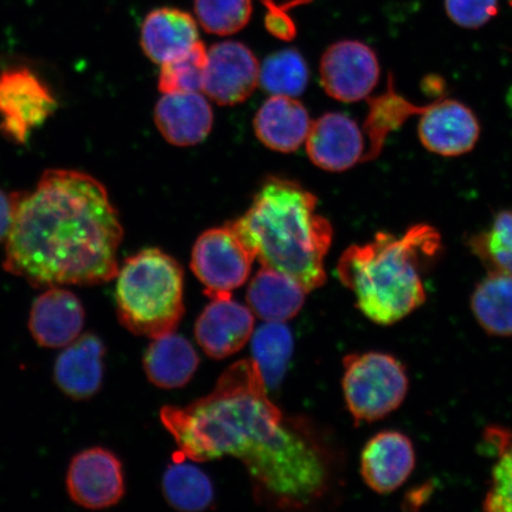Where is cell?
<instances>
[{"instance_id": "18", "label": "cell", "mask_w": 512, "mask_h": 512, "mask_svg": "<svg viewBox=\"0 0 512 512\" xmlns=\"http://www.w3.org/2000/svg\"><path fill=\"white\" fill-rule=\"evenodd\" d=\"M155 123L170 144L192 146L208 137L214 115L200 92L163 94L155 108Z\"/></svg>"}, {"instance_id": "1", "label": "cell", "mask_w": 512, "mask_h": 512, "mask_svg": "<svg viewBox=\"0 0 512 512\" xmlns=\"http://www.w3.org/2000/svg\"><path fill=\"white\" fill-rule=\"evenodd\" d=\"M160 420L191 462L239 459L266 507L311 509L342 489L341 447L310 420L281 412L253 360L234 363L204 398L162 408Z\"/></svg>"}, {"instance_id": "12", "label": "cell", "mask_w": 512, "mask_h": 512, "mask_svg": "<svg viewBox=\"0 0 512 512\" xmlns=\"http://www.w3.org/2000/svg\"><path fill=\"white\" fill-rule=\"evenodd\" d=\"M479 133L476 115L457 100H439L421 113L419 138L428 151L437 155L457 157L470 152Z\"/></svg>"}, {"instance_id": "5", "label": "cell", "mask_w": 512, "mask_h": 512, "mask_svg": "<svg viewBox=\"0 0 512 512\" xmlns=\"http://www.w3.org/2000/svg\"><path fill=\"white\" fill-rule=\"evenodd\" d=\"M120 323L133 335L156 338L178 328L184 316V272L172 256L147 248L126 259L117 274Z\"/></svg>"}, {"instance_id": "26", "label": "cell", "mask_w": 512, "mask_h": 512, "mask_svg": "<svg viewBox=\"0 0 512 512\" xmlns=\"http://www.w3.org/2000/svg\"><path fill=\"white\" fill-rule=\"evenodd\" d=\"M387 92L379 98L368 99L369 115L364 124L371 142L369 151L364 155V162L375 159L380 155L388 134L405 123L412 115L421 114L427 106H414L411 102L396 94L392 79L389 81Z\"/></svg>"}, {"instance_id": "7", "label": "cell", "mask_w": 512, "mask_h": 512, "mask_svg": "<svg viewBox=\"0 0 512 512\" xmlns=\"http://www.w3.org/2000/svg\"><path fill=\"white\" fill-rule=\"evenodd\" d=\"M256 251L235 221L204 232L191 254V270L210 299L232 297L252 272Z\"/></svg>"}, {"instance_id": "2", "label": "cell", "mask_w": 512, "mask_h": 512, "mask_svg": "<svg viewBox=\"0 0 512 512\" xmlns=\"http://www.w3.org/2000/svg\"><path fill=\"white\" fill-rule=\"evenodd\" d=\"M124 239L104 185L85 172L50 169L17 192L4 270L34 287L99 285L117 277Z\"/></svg>"}, {"instance_id": "14", "label": "cell", "mask_w": 512, "mask_h": 512, "mask_svg": "<svg viewBox=\"0 0 512 512\" xmlns=\"http://www.w3.org/2000/svg\"><path fill=\"white\" fill-rule=\"evenodd\" d=\"M305 142L311 162L325 171H347L363 160L361 128L343 113L318 118L311 124Z\"/></svg>"}, {"instance_id": "31", "label": "cell", "mask_w": 512, "mask_h": 512, "mask_svg": "<svg viewBox=\"0 0 512 512\" xmlns=\"http://www.w3.org/2000/svg\"><path fill=\"white\" fill-rule=\"evenodd\" d=\"M252 12V0H195L198 22L214 35L229 36L241 31Z\"/></svg>"}, {"instance_id": "16", "label": "cell", "mask_w": 512, "mask_h": 512, "mask_svg": "<svg viewBox=\"0 0 512 512\" xmlns=\"http://www.w3.org/2000/svg\"><path fill=\"white\" fill-rule=\"evenodd\" d=\"M415 467L414 446L398 431L377 433L364 446L361 475L376 494H390L405 484Z\"/></svg>"}, {"instance_id": "25", "label": "cell", "mask_w": 512, "mask_h": 512, "mask_svg": "<svg viewBox=\"0 0 512 512\" xmlns=\"http://www.w3.org/2000/svg\"><path fill=\"white\" fill-rule=\"evenodd\" d=\"M252 360L258 364L267 388L283 381L293 354V335L284 323L266 322L253 332Z\"/></svg>"}, {"instance_id": "32", "label": "cell", "mask_w": 512, "mask_h": 512, "mask_svg": "<svg viewBox=\"0 0 512 512\" xmlns=\"http://www.w3.org/2000/svg\"><path fill=\"white\" fill-rule=\"evenodd\" d=\"M448 17L459 27L479 29L498 11V0H446Z\"/></svg>"}, {"instance_id": "34", "label": "cell", "mask_w": 512, "mask_h": 512, "mask_svg": "<svg viewBox=\"0 0 512 512\" xmlns=\"http://www.w3.org/2000/svg\"><path fill=\"white\" fill-rule=\"evenodd\" d=\"M16 201L17 192L8 194L0 189V243L8 238L12 221H14Z\"/></svg>"}, {"instance_id": "19", "label": "cell", "mask_w": 512, "mask_h": 512, "mask_svg": "<svg viewBox=\"0 0 512 512\" xmlns=\"http://www.w3.org/2000/svg\"><path fill=\"white\" fill-rule=\"evenodd\" d=\"M310 118L302 102L286 95H272L255 115L260 142L277 152L297 151L310 130Z\"/></svg>"}, {"instance_id": "8", "label": "cell", "mask_w": 512, "mask_h": 512, "mask_svg": "<svg viewBox=\"0 0 512 512\" xmlns=\"http://www.w3.org/2000/svg\"><path fill=\"white\" fill-rule=\"evenodd\" d=\"M59 102L48 83L27 66L0 70V133L12 143H28Z\"/></svg>"}, {"instance_id": "3", "label": "cell", "mask_w": 512, "mask_h": 512, "mask_svg": "<svg viewBox=\"0 0 512 512\" xmlns=\"http://www.w3.org/2000/svg\"><path fill=\"white\" fill-rule=\"evenodd\" d=\"M440 249L439 233L427 224H416L401 236L379 233L342 254L338 278L354 294L363 316L375 324L392 325L426 302L422 273Z\"/></svg>"}, {"instance_id": "28", "label": "cell", "mask_w": 512, "mask_h": 512, "mask_svg": "<svg viewBox=\"0 0 512 512\" xmlns=\"http://www.w3.org/2000/svg\"><path fill=\"white\" fill-rule=\"evenodd\" d=\"M309 67L296 49L280 50L268 56L260 67L259 83L272 95L298 96L309 82Z\"/></svg>"}, {"instance_id": "4", "label": "cell", "mask_w": 512, "mask_h": 512, "mask_svg": "<svg viewBox=\"0 0 512 512\" xmlns=\"http://www.w3.org/2000/svg\"><path fill=\"white\" fill-rule=\"evenodd\" d=\"M317 197L285 178L266 179L247 213L235 220L262 266L290 275L307 292L326 281L331 224L317 213Z\"/></svg>"}, {"instance_id": "24", "label": "cell", "mask_w": 512, "mask_h": 512, "mask_svg": "<svg viewBox=\"0 0 512 512\" xmlns=\"http://www.w3.org/2000/svg\"><path fill=\"white\" fill-rule=\"evenodd\" d=\"M166 501L178 511L200 512L213 503L214 488L207 473L176 454L163 477Z\"/></svg>"}, {"instance_id": "27", "label": "cell", "mask_w": 512, "mask_h": 512, "mask_svg": "<svg viewBox=\"0 0 512 512\" xmlns=\"http://www.w3.org/2000/svg\"><path fill=\"white\" fill-rule=\"evenodd\" d=\"M483 437L495 456L483 508L488 512H512V431L490 426Z\"/></svg>"}, {"instance_id": "13", "label": "cell", "mask_w": 512, "mask_h": 512, "mask_svg": "<svg viewBox=\"0 0 512 512\" xmlns=\"http://www.w3.org/2000/svg\"><path fill=\"white\" fill-rule=\"evenodd\" d=\"M254 324L249 307L232 297L213 299L197 319L196 341L209 357L223 360L251 341Z\"/></svg>"}, {"instance_id": "30", "label": "cell", "mask_w": 512, "mask_h": 512, "mask_svg": "<svg viewBox=\"0 0 512 512\" xmlns=\"http://www.w3.org/2000/svg\"><path fill=\"white\" fill-rule=\"evenodd\" d=\"M469 247L489 272L512 275V210L502 211L488 230L472 236Z\"/></svg>"}, {"instance_id": "11", "label": "cell", "mask_w": 512, "mask_h": 512, "mask_svg": "<svg viewBox=\"0 0 512 512\" xmlns=\"http://www.w3.org/2000/svg\"><path fill=\"white\" fill-rule=\"evenodd\" d=\"M258 60L245 44L227 41L208 50L202 92L221 106L241 104L259 85Z\"/></svg>"}, {"instance_id": "29", "label": "cell", "mask_w": 512, "mask_h": 512, "mask_svg": "<svg viewBox=\"0 0 512 512\" xmlns=\"http://www.w3.org/2000/svg\"><path fill=\"white\" fill-rule=\"evenodd\" d=\"M208 63V49L197 41L184 54L162 64L158 88L160 93L200 92Z\"/></svg>"}, {"instance_id": "21", "label": "cell", "mask_w": 512, "mask_h": 512, "mask_svg": "<svg viewBox=\"0 0 512 512\" xmlns=\"http://www.w3.org/2000/svg\"><path fill=\"white\" fill-rule=\"evenodd\" d=\"M307 293L290 275L262 266L248 286L246 300L264 322L285 323L303 309Z\"/></svg>"}, {"instance_id": "17", "label": "cell", "mask_w": 512, "mask_h": 512, "mask_svg": "<svg viewBox=\"0 0 512 512\" xmlns=\"http://www.w3.org/2000/svg\"><path fill=\"white\" fill-rule=\"evenodd\" d=\"M105 345L94 334L79 336L64 347L54 366V380L73 400H87L99 392L104 381Z\"/></svg>"}, {"instance_id": "22", "label": "cell", "mask_w": 512, "mask_h": 512, "mask_svg": "<svg viewBox=\"0 0 512 512\" xmlns=\"http://www.w3.org/2000/svg\"><path fill=\"white\" fill-rule=\"evenodd\" d=\"M200 364V357L187 338L169 332L152 338L144 356L147 379L158 388L177 389L187 384Z\"/></svg>"}, {"instance_id": "10", "label": "cell", "mask_w": 512, "mask_h": 512, "mask_svg": "<svg viewBox=\"0 0 512 512\" xmlns=\"http://www.w3.org/2000/svg\"><path fill=\"white\" fill-rule=\"evenodd\" d=\"M66 483L70 499L89 510L113 507L125 495L123 465L113 452L102 447L76 454L69 464Z\"/></svg>"}, {"instance_id": "6", "label": "cell", "mask_w": 512, "mask_h": 512, "mask_svg": "<svg viewBox=\"0 0 512 512\" xmlns=\"http://www.w3.org/2000/svg\"><path fill=\"white\" fill-rule=\"evenodd\" d=\"M343 394L356 424L375 422L405 401L409 380L405 366L392 355L368 351L343 360Z\"/></svg>"}, {"instance_id": "15", "label": "cell", "mask_w": 512, "mask_h": 512, "mask_svg": "<svg viewBox=\"0 0 512 512\" xmlns=\"http://www.w3.org/2000/svg\"><path fill=\"white\" fill-rule=\"evenodd\" d=\"M85 309L72 291L60 286L49 287L32 304L29 330L43 348L67 347L81 335Z\"/></svg>"}, {"instance_id": "20", "label": "cell", "mask_w": 512, "mask_h": 512, "mask_svg": "<svg viewBox=\"0 0 512 512\" xmlns=\"http://www.w3.org/2000/svg\"><path fill=\"white\" fill-rule=\"evenodd\" d=\"M198 40L195 18L175 8H160L146 16L140 43L152 62H168L188 51Z\"/></svg>"}, {"instance_id": "33", "label": "cell", "mask_w": 512, "mask_h": 512, "mask_svg": "<svg viewBox=\"0 0 512 512\" xmlns=\"http://www.w3.org/2000/svg\"><path fill=\"white\" fill-rule=\"evenodd\" d=\"M267 6L268 14L265 18V24L268 31L280 40H291L296 36V25H294L290 16H287L284 8H279L272 0H262Z\"/></svg>"}, {"instance_id": "23", "label": "cell", "mask_w": 512, "mask_h": 512, "mask_svg": "<svg viewBox=\"0 0 512 512\" xmlns=\"http://www.w3.org/2000/svg\"><path fill=\"white\" fill-rule=\"evenodd\" d=\"M471 309L486 334L512 336V275L489 272L472 293Z\"/></svg>"}, {"instance_id": "9", "label": "cell", "mask_w": 512, "mask_h": 512, "mask_svg": "<svg viewBox=\"0 0 512 512\" xmlns=\"http://www.w3.org/2000/svg\"><path fill=\"white\" fill-rule=\"evenodd\" d=\"M320 81L331 98L356 102L369 98L380 79L374 50L358 41H341L325 51L319 67Z\"/></svg>"}]
</instances>
